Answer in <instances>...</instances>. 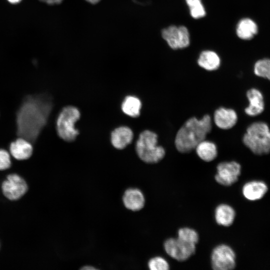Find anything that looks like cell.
I'll use <instances>...</instances> for the list:
<instances>
[{
	"instance_id": "9c48e42d",
	"label": "cell",
	"mask_w": 270,
	"mask_h": 270,
	"mask_svg": "<svg viewBox=\"0 0 270 270\" xmlns=\"http://www.w3.org/2000/svg\"><path fill=\"white\" fill-rule=\"evenodd\" d=\"M2 192L7 198L16 200L21 198L28 191V186L25 180L17 174H11L2 184Z\"/></svg>"
},
{
	"instance_id": "4316f807",
	"label": "cell",
	"mask_w": 270,
	"mask_h": 270,
	"mask_svg": "<svg viewBox=\"0 0 270 270\" xmlns=\"http://www.w3.org/2000/svg\"><path fill=\"white\" fill-rule=\"evenodd\" d=\"M48 4L54 5L60 4L63 0H40Z\"/></svg>"
},
{
	"instance_id": "44dd1931",
	"label": "cell",
	"mask_w": 270,
	"mask_h": 270,
	"mask_svg": "<svg viewBox=\"0 0 270 270\" xmlns=\"http://www.w3.org/2000/svg\"><path fill=\"white\" fill-rule=\"evenodd\" d=\"M141 108L140 100L134 96H126L121 105L123 112L132 118H137L140 115Z\"/></svg>"
},
{
	"instance_id": "9a60e30c",
	"label": "cell",
	"mask_w": 270,
	"mask_h": 270,
	"mask_svg": "<svg viewBox=\"0 0 270 270\" xmlns=\"http://www.w3.org/2000/svg\"><path fill=\"white\" fill-rule=\"evenodd\" d=\"M12 156L18 160H25L30 158L33 151L31 142L20 137L12 142L10 146Z\"/></svg>"
},
{
	"instance_id": "ba28073f",
	"label": "cell",
	"mask_w": 270,
	"mask_h": 270,
	"mask_svg": "<svg viewBox=\"0 0 270 270\" xmlns=\"http://www.w3.org/2000/svg\"><path fill=\"white\" fill-rule=\"evenodd\" d=\"M196 246L178 238H170L164 242V248L166 254L178 261H184L190 258L194 254Z\"/></svg>"
},
{
	"instance_id": "30bf717a",
	"label": "cell",
	"mask_w": 270,
	"mask_h": 270,
	"mask_svg": "<svg viewBox=\"0 0 270 270\" xmlns=\"http://www.w3.org/2000/svg\"><path fill=\"white\" fill-rule=\"evenodd\" d=\"M215 180L224 186H230L237 182L240 174L241 166L234 161L224 162L216 166Z\"/></svg>"
},
{
	"instance_id": "ac0fdd59",
	"label": "cell",
	"mask_w": 270,
	"mask_h": 270,
	"mask_svg": "<svg viewBox=\"0 0 270 270\" xmlns=\"http://www.w3.org/2000/svg\"><path fill=\"white\" fill-rule=\"evenodd\" d=\"M195 149L198 157L206 162H210L214 160L218 154L216 144L205 140L200 142Z\"/></svg>"
},
{
	"instance_id": "f1b7e54d",
	"label": "cell",
	"mask_w": 270,
	"mask_h": 270,
	"mask_svg": "<svg viewBox=\"0 0 270 270\" xmlns=\"http://www.w3.org/2000/svg\"><path fill=\"white\" fill-rule=\"evenodd\" d=\"M82 269L83 270H95L96 268H94V267H92V266H86L84 267H83L82 268Z\"/></svg>"
},
{
	"instance_id": "7402d4cb",
	"label": "cell",
	"mask_w": 270,
	"mask_h": 270,
	"mask_svg": "<svg viewBox=\"0 0 270 270\" xmlns=\"http://www.w3.org/2000/svg\"><path fill=\"white\" fill-rule=\"evenodd\" d=\"M178 238L190 244L196 245L199 239L198 233L190 228H182L178 232Z\"/></svg>"
},
{
	"instance_id": "ffe728a7",
	"label": "cell",
	"mask_w": 270,
	"mask_h": 270,
	"mask_svg": "<svg viewBox=\"0 0 270 270\" xmlns=\"http://www.w3.org/2000/svg\"><path fill=\"white\" fill-rule=\"evenodd\" d=\"M236 32L237 36L241 39L250 40L256 34L258 26L251 19L246 18L240 21L237 25Z\"/></svg>"
},
{
	"instance_id": "52a82bcc",
	"label": "cell",
	"mask_w": 270,
	"mask_h": 270,
	"mask_svg": "<svg viewBox=\"0 0 270 270\" xmlns=\"http://www.w3.org/2000/svg\"><path fill=\"white\" fill-rule=\"evenodd\" d=\"M162 38L168 45L174 50L188 47L190 42L188 29L184 26H170L162 31Z\"/></svg>"
},
{
	"instance_id": "484cf974",
	"label": "cell",
	"mask_w": 270,
	"mask_h": 270,
	"mask_svg": "<svg viewBox=\"0 0 270 270\" xmlns=\"http://www.w3.org/2000/svg\"><path fill=\"white\" fill-rule=\"evenodd\" d=\"M10 154L6 150L0 149V170L9 168L12 164Z\"/></svg>"
},
{
	"instance_id": "2e32d148",
	"label": "cell",
	"mask_w": 270,
	"mask_h": 270,
	"mask_svg": "<svg viewBox=\"0 0 270 270\" xmlns=\"http://www.w3.org/2000/svg\"><path fill=\"white\" fill-rule=\"evenodd\" d=\"M246 96L250 104L245 108V112L250 116L260 114L264 110V101L260 91L256 88H251L247 92Z\"/></svg>"
},
{
	"instance_id": "3957f363",
	"label": "cell",
	"mask_w": 270,
	"mask_h": 270,
	"mask_svg": "<svg viewBox=\"0 0 270 270\" xmlns=\"http://www.w3.org/2000/svg\"><path fill=\"white\" fill-rule=\"evenodd\" d=\"M243 142L253 153L258 155L270 152V130L264 122H255L247 128Z\"/></svg>"
},
{
	"instance_id": "5b68a950",
	"label": "cell",
	"mask_w": 270,
	"mask_h": 270,
	"mask_svg": "<svg viewBox=\"0 0 270 270\" xmlns=\"http://www.w3.org/2000/svg\"><path fill=\"white\" fill-rule=\"evenodd\" d=\"M80 116V112L76 106H68L62 109L56 122V131L60 138L68 142L76 140L79 131L75 124Z\"/></svg>"
},
{
	"instance_id": "4fadbf2b",
	"label": "cell",
	"mask_w": 270,
	"mask_h": 270,
	"mask_svg": "<svg viewBox=\"0 0 270 270\" xmlns=\"http://www.w3.org/2000/svg\"><path fill=\"white\" fill-rule=\"evenodd\" d=\"M134 138L131 128L127 126H120L113 130L110 134V142L116 149L122 150L130 144Z\"/></svg>"
},
{
	"instance_id": "d4e9b609",
	"label": "cell",
	"mask_w": 270,
	"mask_h": 270,
	"mask_svg": "<svg viewBox=\"0 0 270 270\" xmlns=\"http://www.w3.org/2000/svg\"><path fill=\"white\" fill-rule=\"evenodd\" d=\"M150 270H167L170 268L168 262L162 257L158 256L151 258L148 262Z\"/></svg>"
},
{
	"instance_id": "277c9868",
	"label": "cell",
	"mask_w": 270,
	"mask_h": 270,
	"mask_svg": "<svg viewBox=\"0 0 270 270\" xmlns=\"http://www.w3.org/2000/svg\"><path fill=\"white\" fill-rule=\"evenodd\" d=\"M156 133L145 130L139 135L136 144V150L139 158L148 164H154L161 160L164 156L165 150L158 144Z\"/></svg>"
},
{
	"instance_id": "7a4b0ae2",
	"label": "cell",
	"mask_w": 270,
	"mask_h": 270,
	"mask_svg": "<svg viewBox=\"0 0 270 270\" xmlns=\"http://www.w3.org/2000/svg\"><path fill=\"white\" fill-rule=\"evenodd\" d=\"M212 128V120L208 114L200 120L195 117L189 118L176 133L174 144L177 150L182 153L190 152L205 140Z\"/></svg>"
},
{
	"instance_id": "83f0119b",
	"label": "cell",
	"mask_w": 270,
	"mask_h": 270,
	"mask_svg": "<svg viewBox=\"0 0 270 270\" xmlns=\"http://www.w3.org/2000/svg\"><path fill=\"white\" fill-rule=\"evenodd\" d=\"M85 0L91 4H95L99 2L100 0Z\"/></svg>"
},
{
	"instance_id": "d6986e66",
	"label": "cell",
	"mask_w": 270,
	"mask_h": 270,
	"mask_svg": "<svg viewBox=\"0 0 270 270\" xmlns=\"http://www.w3.org/2000/svg\"><path fill=\"white\" fill-rule=\"evenodd\" d=\"M198 64L199 66L207 70H214L219 68L220 60L214 52L204 50L200 53Z\"/></svg>"
},
{
	"instance_id": "603a6c76",
	"label": "cell",
	"mask_w": 270,
	"mask_h": 270,
	"mask_svg": "<svg viewBox=\"0 0 270 270\" xmlns=\"http://www.w3.org/2000/svg\"><path fill=\"white\" fill-rule=\"evenodd\" d=\"M191 16L194 18H203L206 15V10L201 0H186Z\"/></svg>"
},
{
	"instance_id": "f546056e",
	"label": "cell",
	"mask_w": 270,
	"mask_h": 270,
	"mask_svg": "<svg viewBox=\"0 0 270 270\" xmlns=\"http://www.w3.org/2000/svg\"><path fill=\"white\" fill-rule=\"evenodd\" d=\"M12 4H17L20 2L21 0H8Z\"/></svg>"
},
{
	"instance_id": "5bb4252c",
	"label": "cell",
	"mask_w": 270,
	"mask_h": 270,
	"mask_svg": "<svg viewBox=\"0 0 270 270\" xmlns=\"http://www.w3.org/2000/svg\"><path fill=\"white\" fill-rule=\"evenodd\" d=\"M268 190L266 184L260 180H252L242 186V193L248 200L256 201L262 198Z\"/></svg>"
},
{
	"instance_id": "6da1fadb",
	"label": "cell",
	"mask_w": 270,
	"mask_h": 270,
	"mask_svg": "<svg viewBox=\"0 0 270 270\" xmlns=\"http://www.w3.org/2000/svg\"><path fill=\"white\" fill-rule=\"evenodd\" d=\"M52 107L51 98L47 96H27L16 114L18 135L34 142L46 126Z\"/></svg>"
},
{
	"instance_id": "e0dca14e",
	"label": "cell",
	"mask_w": 270,
	"mask_h": 270,
	"mask_svg": "<svg viewBox=\"0 0 270 270\" xmlns=\"http://www.w3.org/2000/svg\"><path fill=\"white\" fill-rule=\"evenodd\" d=\"M235 217L234 210L228 204H220L215 210L214 218L216 223L220 226H230L234 222Z\"/></svg>"
},
{
	"instance_id": "8fae6325",
	"label": "cell",
	"mask_w": 270,
	"mask_h": 270,
	"mask_svg": "<svg viewBox=\"0 0 270 270\" xmlns=\"http://www.w3.org/2000/svg\"><path fill=\"white\" fill-rule=\"evenodd\" d=\"M237 120L236 112L231 108H220L216 110L214 115L216 125L223 130L232 128L236 124Z\"/></svg>"
},
{
	"instance_id": "cb8c5ba5",
	"label": "cell",
	"mask_w": 270,
	"mask_h": 270,
	"mask_svg": "<svg viewBox=\"0 0 270 270\" xmlns=\"http://www.w3.org/2000/svg\"><path fill=\"white\" fill-rule=\"evenodd\" d=\"M254 72L257 76L270 80V60L263 59L256 62L254 66Z\"/></svg>"
},
{
	"instance_id": "7c38bea8",
	"label": "cell",
	"mask_w": 270,
	"mask_h": 270,
	"mask_svg": "<svg viewBox=\"0 0 270 270\" xmlns=\"http://www.w3.org/2000/svg\"><path fill=\"white\" fill-rule=\"evenodd\" d=\"M122 202L124 206L132 211L142 209L145 204V198L142 192L137 188H129L124 192Z\"/></svg>"
},
{
	"instance_id": "8992f818",
	"label": "cell",
	"mask_w": 270,
	"mask_h": 270,
	"mask_svg": "<svg viewBox=\"0 0 270 270\" xmlns=\"http://www.w3.org/2000/svg\"><path fill=\"white\" fill-rule=\"evenodd\" d=\"M236 256L230 246L221 244L216 246L211 254V264L215 270H230L236 265Z\"/></svg>"
}]
</instances>
